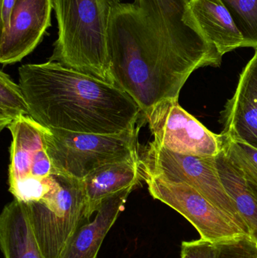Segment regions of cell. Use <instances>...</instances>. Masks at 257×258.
I'll return each mask as SVG.
<instances>
[{"label":"cell","mask_w":257,"mask_h":258,"mask_svg":"<svg viewBox=\"0 0 257 258\" xmlns=\"http://www.w3.org/2000/svg\"><path fill=\"white\" fill-rule=\"evenodd\" d=\"M140 162L143 173L174 183H187L199 191L250 236L248 228L222 183L215 157L179 154L152 142L140 156Z\"/></svg>","instance_id":"7"},{"label":"cell","mask_w":257,"mask_h":258,"mask_svg":"<svg viewBox=\"0 0 257 258\" xmlns=\"http://www.w3.org/2000/svg\"><path fill=\"white\" fill-rule=\"evenodd\" d=\"M143 179L140 157L107 164L92 171L82 180L86 200V218L90 220L107 198Z\"/></svg>","instance_id":"13"},{"label":"cell","mask_w":257,"mask_h":258,"mask_svg":"<svg viewBox=\"0 0 257 258\" xmlns=\"http://www.w3.org/2000/svg\"><path fill=\"white\" fill-rule=\"evenodd\" d=\"M135 187L127 188L104 201L95 218L84 221L75 230L59 258H97L107 233L123 212L128 196Z\"/></svg>","instance_id":"12"},{"label":"cell","mask_w":257,"mask_h":258,"mask_svg":"<svg viewBox=\"0 0 257 258\" xmlns=\"http://www.w3.org/2000/svg\"><path fill=\"white\" fill-rule=\"evenodd\" d=\"M255 242H256V247H257V242H256V241H255Z\"/></svg>","instance_id":"24"},{"label":"cell","mask_w":257,"mask_h":258,"mask_svg":"<svg viewBox=\"0 0 257 258\" xmlns=\"http://www.w3.org/2000/svg\"><path fill=\"white\" fill-rule=\"evenodd\" d=\"M215 163L225 189L248 228L250 237L257 242V201L247 180L229 160L223 150L216 156Z\"/></svg>","instance_id":"16"},{"label":"cell","mask_w":257,"mask_h":258,"mask_svg":"<svg viewBox=\"0 0 257 258\" xmlns=\"http://www.w3.org/2000/svg\"><path fill=\"white\" fill-rule=\"evenodd\" d=\"M154 137V144L174 153L216 157L223 150V135L208 130L181 107L178 100H166L143 115Z\"/></svg>","instance_id":"8"},{"label":"cell","mask_w":257,"mask_h":258,"mask_svg":"<svg viewBox=\"0 0 257 258\" xmlns=\"http://www.w3.org/2000/svg\"><path fill=\"white\" fill-rule=\"evenodd\" d=\"M222 117L223 136L257 150V49L240 74L236 90Z\"/></svg>","instance_id":"11"},{"label":"cell","mask_w":257,"mask_h":258,"mask_svg":"<svg viewBox=\"0 0 257 258\" xmlns=\"http://www.w3.org/2000/svg\"><path fill=\"white\" fill-rule=\"evenodd\" d=\"M143 180L150 195L184 216L196 229L201 239L217 244L247 236L227 215L190 185L174 183L146 173H143Z\"/></svg>","instance_id":"9"},{"label":"cell","mask_w":257,"mask_h":258,"mask_svg":"<svg viewBox=\"0 0 257 258\" xmlns=\"http://www.w3.org/2000/svg\"><path fill=\"white\" fill-rule=\"evenodd\" d=\"M45 138L54 171L78 180L107 164L140 157L136 128L100 135L45 127Z\"/></svg>","instance_id":"4"},{"label":"cell","mask_w":257,"mask_h":258,"mask_svg":"<svg viewBox=\"0 0 257 258\" xmlns=\"http://www.w3.org/2000/svg\"><path fill=\"white\" fill-rule=\"evenodd\" d=\"M247 184H248L249 189L251 191L252 194H253V197H254V198L256 199L257 201V184L253 183V182L249 181V180H247Z\"/></svg>","instance_id":"23"},{"label":"cell","mask_w":257,"mask_h":258,"mask_svg":"<svg viewBox=\"0 0 257 258\" xmlns=\"http://www.w3.org/2000/svg\"><path fill=\"white\" fill-rule=\"evenodd\" d=\"M51 189L24 205L43 258H59L78 227L86 221L82 180L54 171Z\"/></svg>","instance_id":"5"},{"label":"cell","mask_w":257,"mask_h":258,"mask_svg":"<svg viewBox=\"0 0 257 258\" xmlns=\"http://www.w3.org/2000/svg\"><path fill=\"white\" fill-rule=\"evenodd\" d=\"M188 6L222 55L244 46V37L222 0H190Z\"/></svg>","instance_id":"14"},{"label":"cell","mask_w":257,"mask_h":258,"mask_svg":"<svg viewBox=\"0 0 257 258\" xmlns=\"http://www.w3.org/2000/svg\"><path fill=\"white\" fill-rule=\"evenodd\" d=\"M244 39V46L257 49V0H222Z\"/></svg>","instance_id":"18"},{"label":"cell","mask_w":257,"mask_h":258,"mask_svg":"<svg viewBox=\"0 0 257 258\" xmlns=\"http://www.w3.org/2000/svg\"><path fill=\"white\" fill-rule=\"evenodd\" d=\"M215 245V258H257L256 242L250 236H239Z\"/></svg>","instance_id":"20"},{"label":"cell","mask_w":257,"mask_h":258,"mask_svg":"<svg viewBox=\"0 0 257 258\" xmlns=\"http://www.w3.org/2000/svg\"><path fill=\"white\" fill-rule=\"evenodd\" d=\"M24 116H31L30 106L20 85L0 73V130Z\"/></svg>","instance_id":"17"},{"label":"cell","mask_w":257,"mask_h":258,"mask_svg":"<svg viewBox=\"0 0 257 258\" xmlns=\"http://www.w3.org/2000/svg\"><path fill=\"white\" fill-rule=\"evenodd\" d=\"M18 74L31 117L46 128L115 135L135 128L142 113L120 88L57 62L22 65Z\"/></svg>","instance_id":"2"},{"label":"cell","mask_w":257,"mask_h":258,"mask_svg":"<svg viewBox=\"0 0 257 258\" xmlns=\"http://www.w3.org/2000/svg\"><path fill=\"white\" fill-rule=\"evenodd\" d=\"M0 246L5 258H43L25 206L15 199L0 215Z\"/></svg>","instance_id":"15"},{"label":"cell","mask_w":257,"mask_h":258,"mask_svg":"<svg viewBox=\"0 0 257 258\" xmlns=\"http://www.w3.org/2000/svg\"><path fill=\"white\" fill-rule=\"evenodd\" d=\"M8 128L12 136L9 191L24 204L37 201L51 189L54 172L47 150L45 127L31 116H24Z\"/></svg>","instance_id":"6"},{"label":"cell","mask_w":257,"mask_h":258,"mask_svg":"<svg viewBox=\"0 0 257 258\" xmlns=\"http://www.w3.org/2000/svg\"><path fill=\"white\" fill-rule=\"evenodd\" d=\"M16 0H1V33H6L10 27L11 15Z\"/></svg>","instance_id":"22"},{"label":"cell","mask_w":257,"mask_h":258,"mask_svg":"<svg viewBox=\"0 0 257 258\" xmlns=\"http://www.w3.org/2000/svg\"><path fill=\"white\" fill-rule=\"evenodd\" d=\"M54 0H16L10 27L1 33L0 63L13 64L32 52L51 27Z\"/></svg>","instance_id":"10"},{"label":"cell","mask_w":257,"mask_h":258,"mask_svg":"<svg viewBox=\"0 0 257 258\" xmlns=\"http://www.w3.org/2000/svg\"><path fill=\"white\" fill-rule=\"evenodd\" d=\"M189 1L134 0L112 12V77L142 115L166 100L179 99L196 70L221 65L223 55L195 19Z\"/></svg>","instance_id":"1"},{"label":"cell","mask_w":257,"mask_h":258,"mask_svg":"<svg viewBox=\"0 0 257 258\" xmlns=\"http://www.w3.org/2000/svg\"><path fill=\"white\" fill-rule=\"evenodd\" d=\"M121 1L54 0L58 33L49 60L115 85L109 27L113 9Z\"/></svg>","instance_id":"3"},{"label":"cell","mask_w":257,"mask_h":258,"mask_svg":"<svg viewBox=\"0 0 257 258\" xmlns=\"http://www.w3.org/2000/svg\"><path fill=\"white\" fill-rule=\"evenodd\" d=\"M216 245L204 240L184 241L181 244L180 258H215Z\"/></svg>","instance_id":"21"},{"label":"cell","mask_w":257,"mask_h":258,"mask_svg":"<svg viewBox=\"0 0 257 258\" xmlns=\"http://www.w3.org/2000/svg\"><path fill=\"white\" fill-rule=\"evenodd\" d=\"M223 151L246 180L257 184L256 149L223 136Z\"/></svg>","instance_id":"19"}]
</instances>
